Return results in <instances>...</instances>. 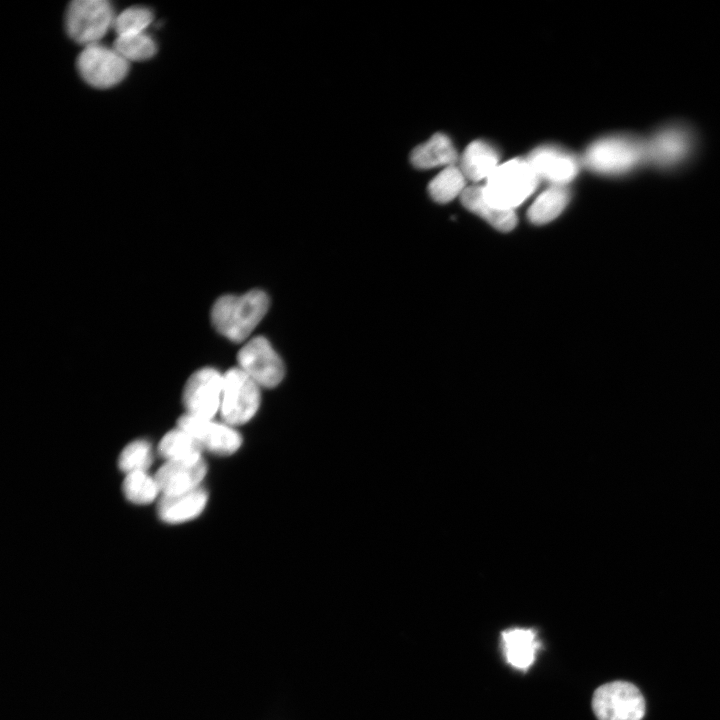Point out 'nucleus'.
Returning a JSON list of instances; mask_svg holds the SVG:
<instances>
[{
    "instance_id": "1",
    "label": "nucleus",
    "mask_w": 720,
    "mask_h": 720,
    "mask_svg": "<svg viewBox=\"0 0 720 720\" xmlns=\"http://www.w3.org/2000/svg\"><path fill=\"white\" fill-rule=\"evenodd\" d=\"M581 160L590 171L604 176H624L647 166L645 138L614 134L591 143Z\"/></svg>"
},
{
    "instance_id": "2",
    "label": "nucleus",
    "mask_w": 720,
    "mask_h": 720,
    "mask_svg": "<svg viewBox=\"0 0 720 720\" xmlns=\"http://www.w3.org/2000/svg\"><path fill=\"white\" fill-rule=\"evenodd\" d=\"M267 294L254 289L241 295L226 294L216 299L210 311L215 330L232 342L246 340L266 315Z\"/></svg>"
},
{
    "instance_id": "3",
    "label": "nucleus",
    "mask_w": 720,
    "mask_h": 720,
    "mask_svg": "<svg viewBox=\"0 0 720 720\" xmlns=\"http://www.w3.org/2000/svg\"><path fill=\"white\" fill-rule=\"evenodd\" d=\"M539 177L526 159L516 158L499 165L483 186L484 197L492 206L514 210L536 189Z\"/></svg>"
},
{
    "instance_id": "4",
    "label": "nucleus",
    "mask_w": 720,
    "mask_h": 720,
    "mask_svg": "<svg viewBox=\"0 0 720 720\" xmlns=\"http://www.w3.org/2000/svg\"><path fill=\"white\" fill-rule=\"evenodd\" d=\"M260 386L239 367L224 373L220 415L223 422L234 426L248 422L261 402Z\"/></svg>"
},
{
    "instance_id": "5",
    "label": "nucleus",
    "mask_w": 720,
    "mask_h": 720,
    "mask_svg": "<svg viewBox=\"0 0 720 720\" xmlns=\"http://www.w3.org/2000/svg\"><path fill=\"white\" fill-rule=\"evenodd\" d=\"M647 165L668 170L686 162L695 147L693 132L682 124L665 125L645 138Z\"/></svg>"
},
{
    "instance_id": "6",
    "label": "nucleus",
    "mask_w": 720,
    "mask_h": 720,
    "mask_svg": "<svg viewBox=\"0 0 720 720\" xmlns=\"http://www.w3.org/2000/svg\"><path fill=\"white\" fill-rule=\"evenodd\" d=\"M111 4L105 0H76L66 11V30L77 43L97 44L114 24Z\"/></svg>"
},
{
    "instance_id": "7",
    "label": "nucleus",
    "mask_w": 720,
    "mask_h": 720,
    "mask_svg": "<svg viewBox=\"0 0 720 720\" xmlns=\"http://www.w3.org/2000/svg\"><path fill=\"white\" fill-rule=\"evenodd\" d=\"M592 708L598 720H641L645 700L635 685L614 681L595 690Z\"/></svg>"
},
{
    "instance_id": "8",
    "label": "nucleus",
    "mask_w": 720,
    "mask_h": 720,
    "mask_svg": "<svg viewBox=\"0 0 720 720\" xmlns=\"http://www.w3.org/2000/svg\"><path fill=\"white\" fill-rule=\"evenodd\" d=\"M238 367L260 387L273 388L285 375L281 357L263 336L249 339L237 354Z\"/></svg>"
},
{
    "instance_id": "9",
    "label": "nucleus",
    "mask_w": 720,
    "mask_h": 720,
    "mask_svg": "<svg viewBox=\"0 0 720 720\" xmlns=\"http://www.w3.org/2000/svg\"><path fill=\"white\" fill-rule=\"evenodd\" d=\"M224 374L213 367L196 370L187 379L182 401L186 413L204 418L214 419L220 412Z\"/></svg>"
},
{
    "instance_id": "10",
    "label": "nucleus",
    "mask_w": 720,
    "mask_h": 720,
    "mask_svg": "<svg viewBox=\"0 0 720 720\" xmlns=\"http://www.w3.org/2000/svg\"><path fill=\"white\" fill-rule=\"evenodd\" d=\"M82 78L96 88H109L121 82L128 72V61L114 48L99 44L86 46L77 59Z\"/></svg>"
},
{
    "instance_id": "11",
    "label": "nucleus",
    "mask_w": 720,
    "mask_h": 720,
    "mask_svg": "<svg viewBox=\"0 0 720 720\" xmlns=\"http://www.w3.org/2000/svg\"><path fill=\"white\" fill-rule=\"evenodd\" d=\"M178 427L189 433L202 449L214 454L231 455L242 445L241 435L225 422L185 413L178 419Z\"/></svg>"
},
{
    "instance_id": "12",
    "label": "nucleus",
    "mask_w": 720,
    "mask_h": 720,
    "mask_svg": "<svg viewBox=\"0 0 720 720\" xmlns=\"http://www.w3.org/2000/svg\"><path fill=\"white\" fill-rule=\"evenodd\" d=\"M526 160L537 176L553 185L565 186L580 168L581 160L559 147L543 145L529 153Z\"/></svg>"
},
{
    "instance_id": "13",
    "label": "nucleus",
    "mask_w": 720,
    "mask_h": 720,
    "mask_svg": "<svg viewBox=\"0 0 720 720\" xmlns=\"http://www.w3.org/2000/svg\"><path fill=\"white\" fill-rule=\"evenodd\" d=\"M207 473L203 459L195 462L167 461L161 466L155 479L163 495H176L200 487Z\"/></svg>"
},
{
    "instance_id": "14",
    "label": "nucleus",
    "mask_w": 720,
    "mask_h": 720,
    "mask_svg": "<svg viewBox=\"0 0 720 720\" xmlns=\"http://www.w3.org/2000/svg\"><path fill=\"white\" fill-rule=\"evenodd\" d=\"M207 500L208 494L202 487L181 494L163 495L159 500L157 512L159 518L166 523H183L199 516Z\"/></svg>"
},
{
    "instance_id": "15",
    "label": "nucleus",
    "mask_w": 720,
    "mask_h": 720,
    "mask_svg": "<svg viewBox=\"0 0 720 720\" xmlns=\"http://www.w3.org/2000/svg\"><path fill=\"white\" fill-rule=\"evenodd\" d=\"M506 661L514 668L527 671L534 663L540 642L534 630L512 628L501 634Z\"/></svg>"
},
{
    "instance_id": "16",
    "label": "nucleus",
    "mask_w": 720,
    "mask_h": 720,
    "mask_svg": "<svg viewBox=\"0 0 720 720\" xmlns=\"http://www.w3.org/2000/svg\"><path fill=\"white\" fill-rule=\"evenodd\" d=\"M462 204L500 231H510L517 224L514 210H504L486 201L483 186H470L461 193Z\"/></svg>"
},
{
    "instance_id": "17",
    "label": "nucleus",
    "mask_w": 720,
    "mask_h": 720,
    "mask_svg": "<svg viewBox=\"0 0 720 720\" xmlns=\"http://www.w3.org/2000/svg\"><path fill=\"white\" fill-rule=\"evenodd\" d=\"M496 149L483 140L470 143L461 157V171L472 181L488 178L499 166Z\"/></svg>"
},
{
    "instance_id": "18",
    "label": "nucleus",
    "mask_w": 720,
    "mask_h": 720,
    "mask_svg": "<svg viewBox=\"0 0 720 720\" xmlns=\"http://www.w3.org/2000/svg\"><path fill=\"white\" fill-rule=\"evenodd\" d=\"M457 159L451 140L442 133L434 134L428 141L415 147L410 155L414 167L433 168L440 165H452Z\"/></svg>"
},
{
    "instance_id": "19",
    "label": "nucleus",
    "mask_w": 720,
    "mask_h": 720,
    "mask_svg": "<svg viewBox=\"0 0 720 720\" xmlns=\"http://www.w3.org/2000/svg\"><path fill=\"white\" fill-rule=\"evenodd\" d=\"M158 450L167 461L195 462L202 458V447L186 431L176 428L162 438Z\"/></svg>"
},
{
    "instance_id": "20",
    "label": "nucleus",
    "mask_w": 720,
    "mask_h": 720,
    "mask_svg": "<svg viewBox=\"0 0 720 720\" xmlns=\"http://www.w3.org/2000/svg\"><path fill=\"white\" fill-rule=\"evenodd\" d=\"M569 202V191L565 186L552 185L542 192L530 206L527 216L534 224H545L554 220Z\"/></svg>"
},
{
    "instance_id": "21",
    "label": "nucleus",
    "mask_w": 720,
    "mask_h": 720,
    "mask_svg": "<svg viewBox=\"0 0 720 720\" xmlns=\"http://www.w3.org/2000/svg\"><path fill=\"white\" fill-rule=\"evenodd\" d=\"M465 176L461 169L450 165L442 170L429 184L428 191L431 197L439 202L446 203L455 198L465 189Z\"/></svg>"
},
{
    "instance_id": "22",
    "label": "nucleus",
    "mask_w": 720,
    "mask_h": 720,
    "mask_svg": "<svg viewBox=\"0 0 720 720\" xmlns=\"http://www.w3.org/2000/svg\"><path fill=\"white\" fill-rule=\"evenodd\" d=\"M125 497L135 504L151 503L160 492L155 477L144 471L128 473L122 484Z\"/></svg>"
},
{
    "instance_id": "23",
    "label": "nucleus",
    "mask_w": 720,
    "mask_h": 720,
    "mask_svg": "<svg viewBox=\"0 0 720 720\" xmlns=\"http://www.w3.org/2000/svg\"><path fill=\"white\" fill-rule=\"evenodd\" d=\"M114 50L127 61H142L154 56L157 46L149 35L142 32L117 36Z\"/></svg>"
},
{
    "instance_id": "24",
    "label": "nucleus",
    "mask_w": 720,
    "mask_h": 720,
    "mask_svg": "<svg viewBox=\"0 0 720 720\" xmlns=\"http://www.w3.org/2000/svg\"><path fill=\"white\" fill-rule=\"evenodd\" d=\"M152 462V449L146 440L129 443L120 453L118 466L126 474L146 471Z\"/></svg>"
},
{
    "instance_id": "25",
    "label": "nucleus",
    "mask_w": 720,
    "mask_h": 720,
    "mask_svg": "<svg viewBox=\"0 0 720 720\" xmlns=\"http://www.w3.org/2000/svg\"><path fill=\"white\" fill-rule=\"evenodd\" d=\"M153 19L152 12L144 7H131L120 13L113 27L118 36L144 32Z\"/></svg>"
}]
</instances>
